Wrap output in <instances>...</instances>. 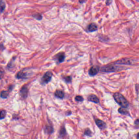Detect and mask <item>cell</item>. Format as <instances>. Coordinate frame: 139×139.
I'll return each mask as SVG.
<instances>
[{
    "mask_svg": "<svg viewBox=\"0 0 139 139\" xmlns=\"http://www.w3.org/2000/svg\"><path fill=\"white\" fill-rule=\"evenodd\" d=\"M113 98L118 104L121 106V107L126 108L128 105L127 100L125 97L120 93L116 92L113 95Z\"/></svg>",
    "mask_w": 139,
    "mask_h": 139,
    "instance_id": "6da1fadb",
    "label": "cell"
},
{
    "mask_svg": "<svg viewBox=\"0 0 139 139\" xmlns=\"http://www.w3.org/2000/svg\"><path fill=\"white\" fill-rule=\"evenodd\" d=\"M53 76V73L51 72H47L44 74L42 79V83L44 84L48 83L51 81Z\"/></svg>",
    "mask_w": 139,
    "mask_h": 139,
    "instance_id": "7a4b0ae2",
    "label": "cell"
},
{
    "mask_svg": "<svg viewBox=\"0 0 139 139\" xmlns=\"http://www.w3.org/2000/svg\"><path fill=\"white\" fill-rule=\"evenodd\" d=\"M99 70V68L98 66H92L89 70V74L91 76H94L98 74Z\"/></svg>",
    "mask_w": 139,
    "mask_h": 139,
    "instance_id": "3957f363",
    "label": "cell"
},
{
    "mask_svg": "<svg viewBox=\"0 0 139 139\" xmlns=\"http://www.w3.org/2000/svg\"><path fill=\"white\" fill-rule=\"evenodd\" d=\"M96 124L100 129L103 130L106 127V123L100 119H96L95 120Z\"/></svg>",
    "mask_w": 139,
    "mask_h": 139,
    "instance_id": "277c9868",
    "label": "cell"
},
{
    "mask_svg": "<svg viewBox=\"0 0 139 139\" xmlns=\"http://www.w3.org/2000/svg\"><path fill=\"white\" fill-rule=\"evenodd\" d=\"M20 95L24 98H26L27 97L28 94V89L27 86H24L22 87L20 90Z\"/></svg>",
    "mask_w": 139,
    "mask_h": 139,
    "instance_id": "5b68a950",
    "label": "cell"
},
{
    "mask_svg": "<svg viewBox=\"0 0 139 139\" xmlns=\"http://www.w3.org/2000/svg\"><path fill=\"white\" fill-rule=\"evenodd\" d=\"M87 30L90 32H93L97 31L98 29V27L94 23L90 24L87 28Z\"/></svg>",
    "mask_w": 139,
    "mask_h": 139,
    "instance_id": "8992f818",
    "label": "cell"
},
{
    "mask_svg": "<svg viewBox=\"0 0 139 139\" xmlns=\"http://www.w3.org/2000/svg\"><path fill=\"white\" fill-rule=\"evenodd\" d=\"M88 99L90 101L92 102L96 103H98L99 102V98L97 97V96L94 94H92L91 95H90L88 97Z\"/></svg>",
    "mask_w": 139,
    "mask_h": 139,
    "instance_id": "52a82bcc",
    "label": "cell"
},
{
    "mask_svg": "<svg viewBox=\"0 0 139 139\" xmlns=\"http://www.w3.org/2000/svg\"><path fill=\"white\" fill-rule=\"evenodd\" d=\"M55 95L57 98H59L60 99H62L64 97V93L61 90H57L55 92Z\"/></svg>",
    "mask_w": 139,
    "mask_h": 139,
    "instance_id": "ba28073f",
    "label": "cell"
},
{
    "mask_svg": "<svg viewBox=\"0 0 139 139\" xmlns=\"http://www.w3.org/2000/svg\"><path fill=\"white\" fill-rule=\"evenodd\" d=\"M16 77L18 79H25L27 78V74L25 72L20 71L17 73Z\"/></svg>",
    "mask_w": 139,
    "mask_h": 139,
    "instance_id": "9c48e42d",
    "label": "cell"
},
{
    "mask_svg": "<svg viewBox=\"0 0 139 139\" xmlns=\"http://www.w3.org/2000/svg\"><path fill=\"white\" fill-rule=\"evenodd\" d=\"M65 56L64 53H59L57 55V58L59 63H62L64 61Z\"/></svg>",
    "mask_w": 139,
    "mask_h": 139,
    "instance_id": "30bf717a",
    "label": "cell"
},
{
    "mask_svg": "<svg viewBox=\"0 0 139 139\" xmlns=\"http://www.w3.org/2000/svg\"><path fill=\"white\" fill-rule=\"evenodd\" d=\"M32 17L34 18L35 19H36L38 20H41L42 19L43 17L41 14L40 13H35L32 15Z\"/></svg>",
    "mask_w": 139,
    "mask_h": 139,
    "instance_id": "8fae6325",
    "label": "cell"
},
{
    "mask_svg": "<svg viewBox=\"0 0 139 139\" xmlns=\"http://www.w3.org/2000/svg\"><path fill=\"white\" fill-rule=\"evenodd\" d=\"M6 7L5 3L2 0H0V13H2L4 11Z\"/></svg>",
    "mask_w": 139,
    "mask_h": 139,
    "instance_id": "7c38bea8",
    "label": "cell"
},
{
    "mask_svg": "<svg viewBox=\"0 0 139 139\" xmlns=\"http://www.w3.org/2000/svg\"><path fill=\"white\" fill-rule=\"evenodd\" d=\"M118 112L122 114L123 115H128V112L126 109L124 107H120L118 109Z\"/></svg>",
    "mask_w": 139,
    "mask_h": 139,
    "instance_id": "4fadbf2b",
    "label": "cell"
},
{
    "mask_svg": "<svg viewBox=\"0 0 139 139\" xmlns=\"http://www.w3.org/2000/svg\"><path fill=\"white\" fill-rule=\"evenodd\" d=\"M9 94V93L8 92L4 90V91H2L0 94V97L2 98H6L8 96Z\"/></svg>",
    "mask_w": 139,
    "mask_h": 139,
    "instance_id": "5bb4252c",
    "label": "cell"
},
{
    "mask_svg": "<svg viewBox=\"0 0 139 139\" xmlns=\"http://www.w3.org/2000/svg\"><path fill=\"white\" fill-rule=\"evenodd\" d=\"M7 112L5 110H0V120L3 119L5 118Z\"/></svg>",
    "mask_w": 139,
    "mask_h": 139,
    "instance_id": "9a60e30c",
    "label": "cell"
},
{
    "mask_svg": "<svg viewBox=\"0 0 139 139\" xmlns=\"http://www.w3.org/2000/svg\"><path fill=\"white\" fill-rule=\"evenodd\" d=\"M66 130L64 126H63L60 128V131H59V135L61 137H63L64 136H65L66 135Z\"/></svg>",
    "mask_w": 139,
    "mask_h": 139,
    "instance_id": "2e32d148",
    "label": "cell"
},
{
    "mask_svg": "<svg viewBox=\"0 0 139 139\" xmlns=\"http://www.w3.org/2000/svg\"><path fill=\"white\" fill-rule=\"evenodd\" d=\"M45 130L47 133L51 134V133H52L53 132V128L52 126H46Z\"/></svg>",
    "mask_w": 139,
    "mask_h": 139,
    "instance_id": "e0dca14e",
    "label": "cell"
},
{
    "mask_svg": "<svg viewBox=\"0 0 139 139\" xmlns=\"http://www.w3.org/2000/svg\"><path fill=\"white\" fill-rule=\"evenodd\" d=\"M84 134L85 136L91 137L92 136V132L89 129H87L85 130V132H84Z\"/></svg>",
    "mask_w": 139,
    "mask_h": 139,
    "instance_id": "ac0fdd59",
    "label": "cell"
},
{
    "mask_svg": "<svg viewBox=\"0 0 139 139\" xmlns=\"http://www.w3.org/2000/svg\"><path fill=\"white\" fill-rule=\"evenodd\" d=\"M64 80L66 82L68 83H70L72 81V77L70 76L66 77L64 78Z\"/></svg>",
    "mask_w": 139,
    "mask_h": 139,
    "instance_id": "d6986e66",
    "label": "cell"
},
{
    "mask_svg": "<svg viewBox=\"0 0 139 139\" xmlns=\"http://www.w3.org/2000/svg\"><path fill=\"white\" fill-rule=\"evenodd\" d=\"M75 99L78 102H82L83 100V97L80 96H77L76 97Z\"/></svg>",
    "mask_w": 139,
    "mask_h": 139,
    "instance_id": "ffe728a7",
    "label": "cell"
},
{
    "mask_svg": "<svg viewBox=\"0 0 139 139\" xmlns=\"http://www.w3.org/2000/svg\"><path fill=\"white\" fill-rule=\"evenodd\" d=\"M4 71L3 69H2V68H0V79H1L3 77L4 74Z\"/></svg>",
    "mask_w": 139,
    "mask_h": 139,
    "instance_id": "44dd1931",
    "label": "cell"
},
{
    "mask_svg": "<svg viewBox=\"0 0 139 139\" xmlns=\"http://www.w3.org/2000/svg\"><path fill=\"white\" fill-rule=\"evenodd\" d=\"M135 125L136 127H139V119H137L135 121Z\"/></svg>",
    "mask_w": 139,
    "mask_h": 139,
    "instance_id": "7402d4cb",
    "label": "cell"
},
{
    "mask_svg": "<svg viewBox=\"0 0 139 139\" xmlns=\"http://www.w3.org/2000/svg\"><path fill=\"white\" fill-rule=\"evenodd\" d=\"M112 0H107L106 2V4L107 5H109L111 4L112 2Z\"/></svg>",
    "mask_w": 139,
    "mask_h": 139,
    "instance_id": "603a6c76",
    "label": "cell"
},
{
    "mask_svg": "<svg viewBox=\"0 0 139 139\" xmlns=\"http://www.w3.org/2000/svg\"><path fill=\"white\" fill-rule=\"evenodd\" d=\"M86 0H79V2L80 3H83L84 2H86Z\"/></svg>",
    "mask_w": 139,
    "mask_h": 139,
    "instance_id": "cb8c5ba5",
    "label": "cell"
},
{
    "mask_svg": "<svg viewBox=\"0 0 139 139\" xmlns=\"http://www.w3.org/2000/svg\"><path fill=\"white\" fill-rule=\"evenodd\" d=\"M137 138L139 139V133L138 134V135H137Z\"/></svg>",
    "mask_w": 139,
    "mask_h": 139,
    "instance_id": "d4e9b609",
    "label": "cell"
},
{
    "mask_svg": "<svg viewBox=\"0 0 139 139\" xmlns=\"http://www.w3.org/2000/svg\"><path fill=\"white\" fill-rule=\"evenodd\" d=\"M136 0L138 1V2H139V0Z\"/></svg>",
    "mask_w": 139,
    "mask_h": 139,
    "instance_id": "484cf974",
    "label": "cell"
}]
</instances>
